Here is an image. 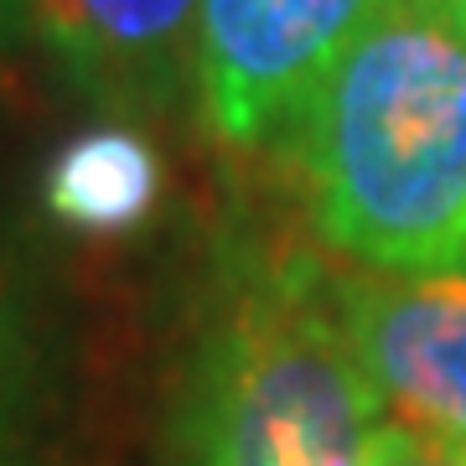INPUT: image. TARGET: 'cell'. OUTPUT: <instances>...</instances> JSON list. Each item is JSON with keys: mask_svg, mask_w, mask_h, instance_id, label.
Instances as JSON below:
<instances>
[{"mask_svg": "<svg viewBox=\"0 0 466 466\" xmlns=\"http://www.w3.org/2000/svg\"><path fill=\"white\" fill-rule=\"evenodd\" d=\"M0 26L115 115H167L198 84V0H0Z\"/></svg>", "mask_w": 466, "mask_h": 466, "instance_id": "5b68a950", "label": "cell"}, {"mask_svg": "<svg viewBox=\"0 0 466 466\" xmlns=\"http://www.w3.org/2000/svg\"><path fill=\"white\" fill-rule=\"evenodd\" d=\"M337 311L383 410L466 446V254L337 280Z\"/></svg>", "mask_w": 466, "mask_h": 466, "instance_id": "277c9868", "label": "cell"}, {"mask_svg": "<svg viewBox=\"0 0 466 466\" xmlns=\"http://www.w3.org/2000/svg\"><path fill=\"white\" fill-rule=\"evenodd\" d=\"M161 161L135 130H94L52 161L47 208L78 233H125L156 208Z\"/></svg>", "mask_w": 466, "mask_h": 466, "instance_id": "8992f818", "label": "cell"}, {"mask_svg": "<svg viewBox=\"0 0 466 466\" xmlns=\"http://www.w3.org/2000/svg\"><path fill=\"white\" fill-rule=\"evenodd\" d=\"M21 368H26L21 317H16V300H11V285H5V275H0V441H5V431H11V415H16Z\"/></svg>", "mask_w": 466, "mask_h": 466, "instance_id": "ba28073f", "label": "cell"}, {"mask_svg": "<svg viewBox=\"0 0 466 466\" xmlns=\"http://www.w3.org/2000/svg\"><path fill=\"white\" fill-rule=\"evenodd\" d=\"M383 0H198V94L228 146L300 115L337 52Z\"/></svg>", "mask_w": 466, "mask_h": 466, "instance_id": "3957f363", "label": "cell"}, {"mask_svg": "<svg viewBox=\"0 0 466 466\" xmlns=\"http://www.w3.org/2000/svg\"><path fill=\"white\" fill-rule=\"evenodd\" d=\"M363 466H466V446L446 435H425L415 425H373Z\"/></svg>", "mask_w": 466, "mask_h": 466, "instance_id": "52a82bcc", "label": "cell"}, {"mask_svg": "<svg viewBox=\"0 0 466 466\" xmlns=\"http://www.w3.org/2000/svg\"><path fill=\"white\" fill-rule=\"evenodd\" d=\"M441 5H446V11H451L456 21H466V0H441Z\"/></svg>", "mask_w": 466, "mask_h": 466, "instance_id": "9c48e42d", "label": "cell"}, {"mask_svg": "<svg viewBox=\"0 0 466 466\" xmlns=\"http://www.w3.org/2000/svg\"><path fill=\"white\" fill-rule=\"evenodd\" d=\"M379 394L317 269H269L208 342L192 466H363Z\"/></svg>", "mask_w": 466, "mask_h": 466, "instance_id": "7a4b0ae2", "label": "cell"}, {"mask_svg": "<svg viewBox=\"0 0 466 466\" xmlns=\"http://www.w3.org/2000/svg\"><path fill=\"white\" fill-rule=\"evenodd\" d=\"M296 125L332 249L373 269L466 254V21L441 0H383Z\"/></svg>", "mask_w": 466, "mask_h": 466, "instance_id": "6da1fadb", "label": "cell"}]
</instances>
